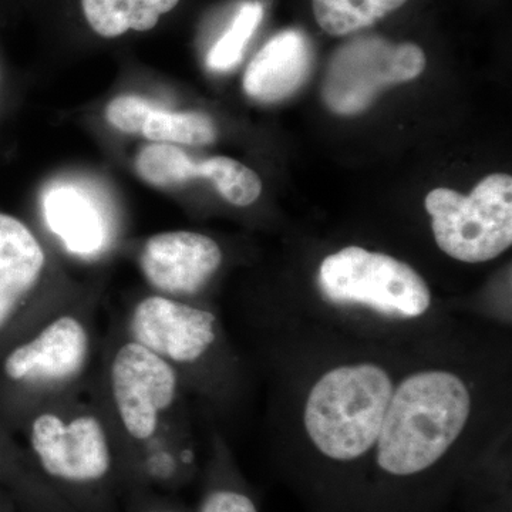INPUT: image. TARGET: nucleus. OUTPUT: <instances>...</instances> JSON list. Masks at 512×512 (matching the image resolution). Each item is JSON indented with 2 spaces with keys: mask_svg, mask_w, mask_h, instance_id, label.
Masks as SVG:
<instances>
[{
  "mask_svg": "<svg viewBox=\"0 0 512 512\" xmlns=\"http://www.w3.org/2000/svg\"><path fill=\"white\" fill-rule=\"evenodd\" d=\"M93 296H74L0 356V423L22 430L47 407L82 396L99 355Z\"/></svg>",
  "mask_w": 512,
  "mask_h": 512,
  "instance_id": "obj_1",
  "label": "nucleus"
},
{
  "mask_svg": "<svg viewBox=\"0 0 512 512\" xmlns=\"http://www.w3.org/2000/svg\"><path fill=\"white\" fill-rule=\"evenodd\" d=\"M184 390L173 367L128 336L119 320L111 323L101 338L87 394L109 421L124 478L138 451L185 423Z\"/></svg>",
  "mask_w": 512,
  "mask_h": 512,
  "instance_id": "obj_2",
  "label": "nucleus"
},
{
  "mask_svg": "<svg viewBox=\"0 0 512 512\" xmlns=\"http://www.w3.org/2000/svg\"><path fill=\"white\" fill-rule=\"evenodd\" d=\"M32 463L70 507L100 498L124 478L117 441L89 394L33 414L22 427Z\"/></svg>",
  "mask_w": 512,
  "mask_h": 512,
  "instance_id": "obj_3",
  "label": "nucleus"
},
{
  "mask_svg": "<svg viewBox=\"0 0 512 512\" xmlns=\"http://www.w3.org/2000/svg\"><path fill=\"white\" fill-rule=\"evenodd\" d=\"M117 320L128 336L173 367L185 390L208 394L224 390L227 353L220 320L211 309L150 292L131 303Z\"/></svg>",
  "mask_w": 512,
  "mask_h": 512,
  "instance_id": "obj_4",
  "label": "nucleus"
},
{
  "mask_svg": "<svg viewBox=\"0 0 512 512\" xmlns=\"http://www.w3.org/2000/svg\"><path fill=\"white\" fill-rule=\"evenodd\" d=\"M55 282L39 238L0 212V356L74 298Z\"/></svg>",
  "mask_w": 512,
  "mask_h": 512,
  "instance_id": "obj_5",
  "label": "nucleus"
},
{
  "mask_svg": "<svg viewBox=\"0 0 512 512\" xmlns=\"http://www.w3.org/2000/svg\"><path fill=\"white\" fill-rule=\"evenodd\" d=\"M426 210L436 244L457 261H491L511 247V175H488L470 195L437 188L427 195Z\"/></svg>",
  "mask_w": 512,
  "mask_h": 512,
  "instance_id": "obj_6",
  "label": "nucleus"
},
{
  "mask_svg": "<svg viewBox=\"0 0 512 512\" xmlns=\"http://www.w3.org/2000/svg\"><path fill=\"white\" fill-rule=\"evenodd\" d=\"M319 286L333 303L363 305L384 315L419 318L429 311L431 293L419 272L382 252L348 247L326 256Z\"/></svg>",
  "mask_w": 512,
  "mask_h": 512,
  "instance_id": "obj_7",
  "label": "nucleus"
},
{
  "mask_svg": "<svg viewBox=\"0 0 512 512\" xmlns=\"http://www.w3.org/2000/svg\"><path fill=\"white\" fill-rule=\"evenodd\" d=\"M426 55L414 43L362 36L340 46L329 63L323 97L330 110L349 116L366 110L377 94L423 73Z\"/></svg>",
  "mask_w": 512,
  "mask_h": 512,
  "instance_id": "obj_8",
  "label": "nucleus"
},
{
  "mask_svg": "<svg viewBox=\"0 0 512 512\" xmlns=\"http://www.w3.org/2000/svg\"><path fill=\"white\" fill-rule=\"evenodd\" d=\"M136 261L151 292L197 302L220 271L224 254L207 235L170 231L147 238L137 248Z\"/></svg>",
  "mask_w": 512,
  "mask_h": 512,
  "instance_id": "obj_9",
  "label": "nucleus"
},
{
  "mask_svg": "<svg viewBox=\"0 0 512 512\" xmlns=\"http://www.w3.org/2000/svg\"><path fill=\"white\" fill-rule=\"evenodd\" d=\"M47 232L64 254L94 264L110 254L117 229L109 214L89 194L70 184H57L43 194Z\"/></svg>",
  "mask_w": 512,
  "mask_h": 512,
  "instance_id": "obj_10",
  "label": "nucleus"
},
{
  "mask_svg": "<svg viewBox=\"0 0 512 512\" xmlns=\"http://www.w3.org/2000/svg\"><path fill=\"white\" fill-rule=\"evenodd\" d=\"M106 119L121 133L143 136L153 143L207 146L217 140L214 121L205 114L158 109L151 101L133 94L111 101Z\"/></svg>",
  "mask_w": 512,
  "mask_h": 512,
  "instance_id": "obj_11",
  "label": "nucleus"
},
{
  "mask_svg": "<svg viewBox=\"0 0 512 512\" xmlns=\"http://www.w3.org/2000/svg\"><path fill=\"white\" fill-rule=\"evenodd\" d=\"M312 47L301 30L278 33L251 60L244 90L251 99L275 103L295 93L312 69Z\"/></svg>",
  "mask_w": 512,
  "mask_h": 512,
  "instance_id": "obj_12",
  "label": "nucleus"
},
{
  "mask_svg": "<svg viewBox=\"0 0 512 512\" xmlns=\"http://www.w3.org/2000/svg\"><path fill=\"white\" fill-rule=\"evenodd\" d=\"M183 0H77L87 29L103 40L151 32Z\"/></svg>",
  "mask_w": 512,
  "mask_h": 512,
  "instance_id": "obj_13",
  "label": "nucleus"
},
{
  "mask_svg": "<svg viewBox=\"0 0 512 512\" xmlns=\"http://www.w3.org/2000/svg\"><path fill=\"white\" fill-rule=\"evenodd\" d=\"M407 0H312L316 22L332 36L369 28L402 8Z\"/></svg>",
  "mask_w": 512,
  "mask_h": 512,
  "instance_id": "obj_14",
  "label": "nucleus"
},
{
  "mask_svg": "<svg viewBox=\"0 0 512 512\" xmlns=\"http://www.w3.org/2000/svg\"><path fill=\"white\" fill-rule=\"evenodd\" d=\"M138 175L147 184L157 188H173L188 181L207 177L205 161H194L180 147L173 144L153 143L138 153Z\"/></svg>",
  "mask_w": 512,
  "mask_h": 512,
  "instance_id": "obj_15",
  "label": "nucleus"
},
{
  "mask_svg": "<svg viewBox=\"0 0 512 512\" xmlns=\"http://www.w3.org/2000/svg\"><path fill=\"white\" fill-rule=\"evenodd\" d=\"M264 18V5L258 0H248L238 9L231 25L224 35L212 46L207 56V66L214 72H228L234 69L247 49L259 23Z\"/></svg>",
  "mask_w": 512,
  "mask_h": 512,
  "instance_id": "obj_16",
  "label": "nucleus"
},
{
  "mask_svg": "<svg viewBox=\"0 0 512 512\" xmlns=\"http://www.w3.org/2000/svg\"><path fill=\"white\" fill-rule=\"evenodd\" d=\"M207 178L222 198L235 207H249L262 192L261 178L242 163L229 157L205 160Z\"/></svg>",
  "mask_w": 512,
  "mask_h": 512,
  "instance_id": "obj_17",
  "label": "nucleus"
},
{
  "mask_svg": "<svg viewBox=\"0 0 512 512\" xmlns=\"http://www.w3.org/2000/svg\"><path fill=\"white\" fill-rule=\"evenodd\" d=\"M210 481L198 512H259L252 495L235 483L234 476L225 473L220 457L215 461Z\"/></svg>",
  "mask_w": 512,
  "mask_h": 512,
  "instance_id": "obj_18",
  "label": "nucleus"
},
{
  "mask_svg": "<svg viewBox=\"0 0 512 512\" xmlns=\"http://www.w3.org/2000/svg\"><path fill=\"white\" fill-rule=\"evenodd\" d=\"M143 512H184L174 507H163V505H156V507L147 508Z\"/></svg>",
  "mask_w": 512,
  "mask_h": 512,
  "instance_id": "obj_19",
  "label": "nucleus"
}]
</instances>
